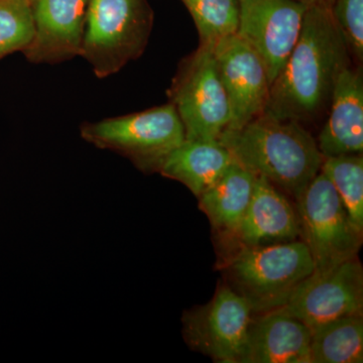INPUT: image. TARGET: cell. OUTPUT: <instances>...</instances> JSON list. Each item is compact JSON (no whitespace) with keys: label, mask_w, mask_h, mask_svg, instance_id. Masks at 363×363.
I'll return each mask as SVG.
<instances>
[{"label":"cell","mask_w":363,"mask_h":363,"mask_svg":"<svg viewBox=\"0 0 363 363\" xmlns=\"http://www.w3.org/2000/svg\"><path fill=\"white\" fill-rule=\"evenodd\" d=\"M351 65L330 6H308L297 44L269 88L264 113L303 124L328 111L336 81Z\"/></svg>","instance_id":"cell-1"},{"label":"cell","mask_w":363,"mask_h":363,"mask_svg":"<svg viewBox=\"0 0 363 363\" xmlns=\"http://www.w3.org/2000/svg\"><path fill=\"white\" fill-rule=\"evenodd\" d=\"M219 143L234 162L295 200L320 173L324 161L317 140L303 124L267 113L222 135Z\"/></svg>","instance_id":"cell-2"},{"label":"cell","mask_w":363,"mask_h":363,"mask_svg":"<svg viewBox=\"0 0 363 363\" xmlns=\"http://www.w3.org/2000/svg\"><path fill=\"white\" fill-rule=\"evenodd\" d=\"M315 271L303 240L243 245L226 266L228 286L243 296L255 314L279 309Z\"/></svg>","instance_id":"cell-3"},{"label":"cell","mask_w":363,"mask_h":363,"mask_svg":"<svg viewBox=\"0 0 363 363\" xmlns=\"http://www.w3.org/2000/svg\"><path fill=\"white\" fill-rule=\"evenodd\" d=\"M152 26L147 0H89L80 56L97 78L109 77L142 56Z\"/></svg>","instance_id":"cell-4"},{"label":"cell","mask_w":363,"mask_h":363,"mask_svg":"<svg viewBox=\"0 0 363 363\" xmlns=\"http://www.w3.org/2000/svg\"><path fill=\"white\" fill-rule=\"evenodd\" d=\"M80 135L97 149L130 160L145 174L159 173L167 157L186 140L183 123L171 102L145 111L82 123Z\"/></svg>","instance_id":"cell-5"},{"label":"cell","mask_w":363,"mask_h":363,"mask_svg":"<svg viewBox=\"0 0 363 363\" xmlns=\"http://www.w3.org/2000/svg\"><path fill=\"white\" fill-rule=\"evenodd\" d=\"M186 140L218 142L230 125L231 111L213 47H203L182 60L168 91Z\"/></svg>","instance_id":"cell-6"},{"label":"cell","mask_w":363,"mask_h":363,"mask_svg":"<svg viewBox=\"0 0 363 363\" xmlns=\"http://www.w3.org/2000/svg\"><path fill=\"white\" fill-rule=\"evenodd\" d=\"M296 202L301 240L311 253L315 269H326L357 257L362 233L351 223L335 188L321 171Z\"/></svg>","instance_id":"cell-7"},{"label":"cell","mask_w":363,"mask_h":363,"mask_svg":"<svg viewBox=\"0 0 363 363\" xmlns=\"http://www.w3.org/2000/svg\"><path fill=\"white\" fill-rule=\"evenodd\" d=\"M253 314L247 298L228 285L219 286L207 305L184 314V337L216 362L240 363Z\"/></svg>","instance_id":"cell-8"},{"label":"cell","mask_w":363,"mask_h":363,"mask_svg":"<svg viewBox=\"0 0 363 363\" xmlns=\"http://www.w3.org/2000/svg\"><path fill=\"white\" fill-rule=\"evenodd\" d=\"M279 309L310 329L338 318L362 314V262L355 257L326 269H315Z\"/></svg>","instance_id":"cell-9"},{"label":"cell","mask_w":363,"mask_h":363,"mask_svg":"<svg viewBox=\"0 0 363 363\" xmlns=\"http://www.w3.org/2000/svg\"><path fill=\"white\" fill-rule=\"evenodd\" d=\"M236 35L257 52L271 85L297 44L307 7L296 0H238Z\"/></svg>","instance_id":"cell-10"},{"label":"cell","mask_w":363,"mask_h":363,"mask_svg":"<svg viewBox=\"0 0 363 363\" xmlns=\"http://www.w3.org/2000/svg\"><path fill=\"white\" fill-rule=\"evenodd\" d=\"M213 54L230 106V125L225 133H233L264 113L271 82L257 52L238 35L219 40Z\"/></svg>","instance_id":"cell-11"},{"label":"cell","mask_w":363,"mask_h":363,"mask_svg":"<svg viewBox=\"0 0 363 363\" xmlns=\"http://www.w3.org/2000/svg\"><path fill=\"white\" fill-rule=\"evenodd\" d=\"M35 32L23 51L33 64H59L80 56L89 0H30Z\"/></svg>","instance_id":"cell-12"},{"label":"cell","mask_w":363,"mask_h":363,"mask_svg":"<svg viewBox=\"0 0 363 363\" xmlns=\"http://www.w3.org/2000/svg\"><path fill=\"white\" fill-rule=\"evenodd\" d=\"M328 119L318 136L324 157L362 155L363 74L362 65L346 67L336 81Z\"/></svg>","instance_id":"cell-13"},{"label":"cell","mask_w":363,"mask_h":363,"mask_svg":"<svg viewBox=\"0 0 363 363\" xmlns=\"http://www.w3.org/2000/svg\"><path fill=\"white\" fill-rule=\"evenodd\" d=\"M240 363H311V329L281 309L257 314Z\"/></svg>","instance_id":"cell-14"},{"label":"cell","mask_w":363,"mask_h":363,"mask_svg":"<svg viewBox=\"0 0 363 363\" xmlns=\"http://www.w3.org/2000/svg\"><path fill=\"white\" fill-rule=\"evenodd\" d=\"M255 177L252 199L233 238L241 247L297 240L301 236L297 209L271 182Z\"/></svg>","instance_id":"cell-15"},{"label":"cell","mask_w":363,"mask_h":363,"mask_svg":"<svg viewBox=\"0 0 363 363\" xmlns=\"http://www.w3.org/2000/svg\"><path fill=\"white\" fill-rule=\"evenodd\" d=\"M233 162L230 152L220 143L185 140L167 157L159 173L180 182L198 198Z\"/></svg>","instance_id":"cell-16"},{"label":"cell","mask_w":363,"mask_h":363,"mask_svg":"<svg viewBox=\"0 0 363 363\" xmlns=\"http://www.w3.org/2000/svg\"><path fill=\"white\" fill-rule=\"evenodd\" d=\"M255 178L252 172L234 162L198 197L200 209L214 229L233 238L250 205Z\"/></svg>","instance_id":"cell-17"},{"label":"cell","mask_w":363,"mask_h":363,"mask_svg":"<svg viewBox=\"0 0 363 363\" xmlns=\"http://www.w3.org/2000/svg\"><path fill=\"white\" fill-rule=\"evenodd\" d=\"M362 362V314L338 318L311 329V363Z\"/></svg>","instance_id":"cell-18"},{"label":"cell","mask_w":363,"mask_h":363,"mask_svg":"<svg viewBox=\"0 0 363 363\" xmlns=\"http://www.w3.org/2000/svg\"><path fill=\"white\" fill-rule=\"evenodd\" d=\"M321 172L335 188L352 225L363 233L362 155L324 157Z\"/></svg>","instance_id":"cell-19"},{"label":"cell","mask_w":363,"mask_h":363,"mask_svg":"<svg viewBox=\"0 0 363 363\" xmlns=\"http://www.w3.org/2000/svg\"><path fill=\"white\" fill-rule=\"evenodd\" d=\"M187 7L199 35V45L214 47L238 33V0H181Z\"/></svg>","instance_id":"cell-20"},{"label":"cell","mask_w":363,"mask_h":363,"mask_svg":"<svg viewBox=\"0 0 363 363\" xmlns=\"http://www.w3.org/2000/svg\"><path fill=\"white\" fill-rule=\"evenodd\" d=\"M35 32L30 0H0V61L23 52Z\"/></svg>","instance_id":"cell-21"},{"label":"cell","mask_w":363,"mask_h":363,"mask_svg":"<svg viewBox=\"0 0 363 363\" xmlns=\"http://www.w3.org/2000/svg\"><path fill=\"white\" fill-rule=\"evenodd\" d=\"M332 16L358 65L363 60V0H335Z\"/></svg>","instance_id":"cell-22"},{"label":"cell","mask_w":363,"mask_h":363,"mask_svg":"<svg viewBox=\"0 0 363 363\" xmlns=\"http://www.w3.org/2000/svg\"><path fill=\"white\" fill-rule=\"evenodd\" d=\"M296 1L301 2L305 4L306 6H333L335 0H296Z\"/></svg>","instance_id":"cell-23"}]
</instances>
